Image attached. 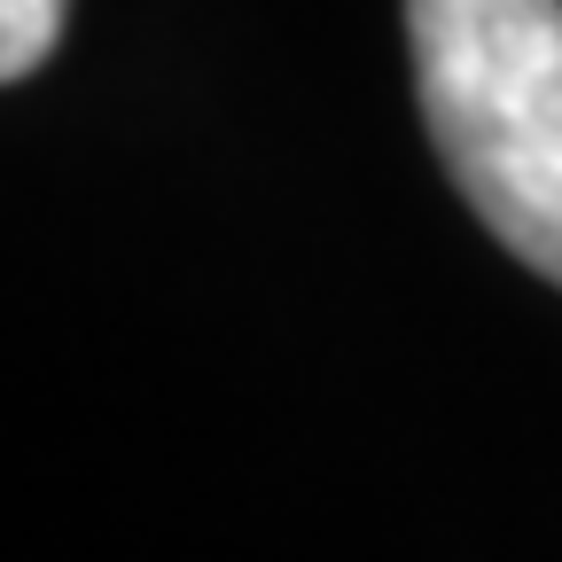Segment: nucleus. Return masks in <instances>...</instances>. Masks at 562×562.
<instances>
[{
    "instance_id": "f257e3e1",
    "label": "nucleus",
    "mask_w": 562,
    "mask_h": 562,
    "mask_svg": "<svg viewBox=\"0 0 562 562\" xmlns=\"http://www.w3.org/2000/svg\"><path fill=\"white\" fill-rule=\"evenodd\" d=\"M406 40L453 188L562 290V0H406Z\"/></svg>"
},
{
    "instance_id": "f03ea898",
    "label": "nucleus",
    "mask_w": 562,
    "mask_h": 562,
    "mask_svg": "<svg viewBox=\"0 0 562 562\" xmlns=\"http://www.w3.org/2000/svg\"><path fill=\"white\" fill-rule=\"evenodd\" d=\"M70 0H0V79H32L63 32Z\"/></svg>"
}]
</instances>
